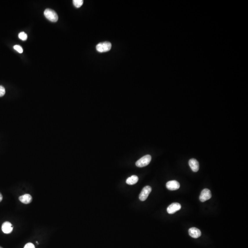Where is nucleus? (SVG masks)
Returning <instances> with one entry per match:
<instances>
[{"label": "nucleus", "mask_w": 248, "mask_h": 248, "mask_svg": "<svg viewBox=\"0 0 248 248\" xmlns=\"http://www.w3.org/2000/svg\"><path fill=\"white\" fill-rule=\"evenodd\" d=\"M44 15L46 18L51 22H57L59 19L57 13L51 9H46L44 11Z\"/></svg>", "instance_id": "1"}, {"label": "nucleus", "mask_w": 248, "mask_h": 248, "mask_svg": "<svg viewBox=\"0 0 248 248\" xmlns=\"http://www.w3.org/2000/svg\"><path fill=\"white\" fill-rule=\"evenodd\" d=\"M111 47L112 45L110 42H101L97 44L96 46V49L99 53H103L110 51Z\"/></svg>", "instance_id": "2"}, {"label": "nucleus", "mask_w": 248, "mask_h": 248, "mask_svg": "<svg viewBox=\"0 0 248 248\" xmlns=\"http://www.w3.org/2000/svg\"><path fill=\"white\" fill-rule=\"evenodd\" d=\"M151 155H146L142 157L141 159L138 160L136 162V165L138 167H143L148 165L150 163L151 160Z\"/></svg>", "instance_id": "3"}, {"label": "nucleus", "mask_w": 248, "mask_h": 248, "mask_svg": "<svg viewBox=\"0 0 248 248\" xmlns=\"http://www.w3.org/2000/svg\"><path fill=\"white\" fill-rule=\"evenodd\" d=\"M151 191H152V188L151 187L147 186L143 187V189H142L139 195V198L140 200L144 201L147 200Z\"/></svg>", "instance_id": "4"}, {"label": "nucleus", "mask_w": 248, "mask_h": 248, "mask_svg": "<svg viewBox=\"0 0 248 248\" xmlns=\"http://www.w3.org/2000/svg\"><path fill=\"white\" fill-rule=\"evenodd\" d=\"M211 193L208 189H204L201 193L200 200L201 202H204L209 200L211 198Z\"/></svg>", "instance_id": "5"}, {"label": "nucleus", "mask_w": 248, "mask_h": 248, "mask_svg": "<svg viewBox=\"0 0 248 248\" xmlns=\"http://www.w3.org/2000/svg\"><path fill=\"white\" fill-rule=\"evenodd\" d=\"M181 209V205L179 203H173L168 207L167 211L169 214H173L179 211Z\"/></svg>", "instance_id": "6"}, {"label": "nucleus", "mask_w": 248, "mask_h": 248, "mask_svg": "<svg viewBox=\"0 0 248 248\" xmlns=\"http://www.w3.org/2000/svg\"><path fill=\"white\" fill-rule=\"evenodd\" d=\"M167 189L171 191H174L180 188V183L175 180L170 181L167 182L166 184Z\"/></svg>", "instance_id": "7"}, {"label": "nucleus", "mask_w": 248, "mask_h": 248, "mask_svg": "<svg viewBox=\"0 0 248 248\" xmlns=\"http://www.w3.org/2000/svg\"><path fill=\"white\" fill-rule=\"evenodd\" d=\"M1 229L4 233L9 234L12 233L13 230V227L11 223L8 222H6L2 224Z\"/></svg>", "instance_id": "8"}, {"label": "nucleus", "mask_w": 248, "mask_h": 248, "mask_svg": "<svg viewBox=\"0 0 248 248\" xmlns=\"http://www.w3.org/2000/svg\"><path fill=\"white\" fill-rule=\"evenodd\" d=\"M189 234L191 237L194 238H197L201 235V232L200 229L196 227H192L189 230Z\"/></svg>", "instance_id": "9"}, {"label": "nucleus", "mask_w": 248, "mask_h": 248, "mask_svg": "<svg viewBox=\"0 0 248 248\" xmlns=\"http://www.w3.org/2000/svg\"><path fill=\"white\" fill-rule=\"evenodd\" d=\"M189 165L193 172H196L199 170V163L195 159H191L189 162Z\"/></svg>", "instance_id": "10"}, {"label": "nucleus", "mask_w": 248, "mask_h": 248, "mask_svg": "<svg viewBox=\"0 0 248 248\" xmlns=\"http://www.w3.org/2000/svg\"><path fill=\"white\" fill-rule=\"evenodd\" d=\"M19 200L22 203H23L24 204H28L31 203L32 200V198L30 194H25L19 197Z\"/></svg>", "instance_id": "11"}, {"label": "nucleus", "mask_w": 248, "mask_h": 248, "mask_svg": "<svg viewBox=\"0 0 248 248\" xmlns=\"http://www.w3.org/2000/svg\"><path fill=\"white\" fill-rule=\"evenodd\" d=\"M138 181V178L137 176L133 175L127 179L126 182L128 185H134L137 183Z\"/></svg>", "instance_id": "12"}, {"label": "nucleus", "mask_w": 248, "mask_h": 248, "mask_svg": "<svg viewBox=\"0 0 248 248\" xmlns=\"http://www.w3.org/2000/svg\"><path fill=\"white\" fill-rule=\"evenodd\" d=\"M73 3L75 7L77 8H79L82 7L83 4V1L82 0H74Z\"/></svg>", "instance_id": "13"}, {"label": "nucleus", "mask_w": 248, "mask_h": 248, "mask_svg": "<svg viewBox=\"0 0 248 248\" xmlns=\"http://www.w3.org/2000/svg\"><path fill=\"white\" fill-rule=\"evenodd\" d=\"M19 37L22 41H26L27 39V35L25 32H21L19 34Z\"/></svg>", "instance_id": "14"}, {"label": "nucleus", "mask_w": 248, "mask_h": 248, "mask_svg": "<svg viewBox=\"0 0 248 248\" xmlns=\"http://www.w3.org/2000/svg\"><path fill=\"white\" fill-rule=\"evenodd\" d=\"M13 48L15 49L16 51H17L19 53H22L23 52V49L20 46L15 45V46H13Z\"/></svg>", "instance_id": "15"}, {"label": "nucleus", "mask_w": 248, "mask_h": 248, "mask_svg": "<svg viewBox=\"0 0 248 248\" xmlns=\"http://www.w3.org/2000/svg\"><path fill=\"white\" fill-rule=\"evenodd\" d=\"M5 93L6 90L4 87L2 86H0V97L3 96L5 94Z\"/></svg>", "instance_id": "16"}, {"label": "nucleus", "mask_w": 248, "mask_h": 248, "mask_svg": "<svg viewBox=\"0 0 248 248\" xmlns=\"http://www.w3.org/2000/svg\"><path fill=\"white\" fill-rule=\"evenodd\" d=\"M23 248H35V246L31 242H29L25 245Z\"/></svg>", "instance_id": "17"}, {"label": "nucleus", "mask_w": 248, "mask_h": 248, "mask_svg": "<svg viewBox=\"0 0 248 248\" xmlns=\"http://www.w3.org/2000/svg\"><path fill=\"white\" fill-rule=\"evenodd\" d=\"M2 195L1 193H0V202H1L2 200Z\"/></svg>", "instance_id": "18"}, {"label": "nucleus", "mask_w": 248, "mask_h": 248, "mask_svg": "<svg viewBox=\"0 0 248 248\" xmlns=\"http://www.w3.org/2000/svg\"><path fill=\"white\" fill-rule=\"evenodd\" d=\"M0 248H2V247H0Z\"/></svg>", "instance_id": "19"}]
</instances>
